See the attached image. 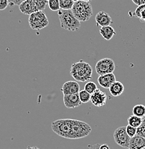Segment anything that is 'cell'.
<instances>
[{
  "instance_id": "obj_26",
  "label": "cell",
  "mask_w": 145,
  "mask_h": 149,
  "mask_svg": "<svg viewBox=\"0 0 145 149\" xmlns=\"http://www.w3.org/2000/svg\"><path fill=\"white\" fill-rule=\"evenodd\" d=\"M137 135L145 138V118H143L141 125L138 128H137Z\"/></svg>"
},
{
  "instance_id": "obj_5",
  "label": "cell",
  "mask_w": 145,
  "mask_h": 149,
  "mask_svg": "<svg viewBox=\"0 0 145 149\" xmlns=\"http://www.w3.org/2000/svg\"><path fill=\"white\" fill-rule=\"evenodd\" d=\"M73 119H59L51 123V128L54 133L61 137L68 139L72 128Z\"/></svg>"
},
{
  "instance_id": "obj_15",
  "label": "cell",
  "mask_w": 145,
  "mask_h": 149,
  "mask_svg": "<svg viewBox=\"0 0 145 149\" xmlns=\"http://www.w3.org/2000/svg\"><path fill=\"white\" fill-rule=\"evenodd\" d=\"M145 147V138L136 135L131 138L128 149H142Z\"/></svg>"
},
{
  "instance_id": "obj_22",
  "label": "cell",
  "mask_w": 145,
  "mask_h": 149,
  "mask_svg": "<svg viewBox=\"0 0 145 149\" xmlns=\"http://www.w3.org/2000/svg\"><path fill=\"white\" fill-rule=\"evenodd\" d=\"M37 11H44L48 5V0H33Z\"/></svg>"
},
{
  "instance_id": "obj_4",
  "label": "cell",
  "mask_w": 145,
  "mask_h": 149,
  "mask_svg": "<svg viewBox=\"0 0 145 149\" xmlns=\"http://www.w3.org/2000/svg\"><path fill=\"white\" fill-rule=\"evenodd\" d=\"M91 128L83 121L73 119L72 128L68 139H79L88 136L91 133Z\"/></svg>"
},
{
  "instance_id": "obj_8",
  "label": "cell",
  "mask_w": 145,
  "mask_h": 149,
  "mask_svg": "<svg viewBox=\"0 0 145 149\" xmlns=\"http://www.w3.org/2000/svg\"><path fill=\"white\" fill-rule=\"evenodd\" d=\"M113 138H114V141L117 145L123 147V148H129L131 138L127 134L126 127L121 126L115 130L114 133H113Z\"/></svg>"
},
{
  "instance_id": "obj_11",
  "label": "cell",
  "mask_w": 145,
  "mask_h": 149,
  "mask_svg": "<svg viewBox=\"0 0 145 149\" xmlns=\"http://www.w3.org/2000/svg\"><path fill=\"white\" fill-rule=\"evenodd\" d=\"M60 91L63 93V95L76 94V93H78L80 91V85L77 81L69 80L63 84Z\"/></svg>"
},
{
  "instance_id": "obj_24",
  "label": "cell",
  "mask_w": 145,
  "mask_h": 149,
  "mask_svg": "<svg viewBox=\"0 0 145 149\" xmlns=\"http://www.w3.org/2000/svg\"><path fill=\"white\" fill-rule=\"evenodd\" d=\"M98 89L97 88V85L95 83L92 81H89L85 85H84V90H85L86 92H88L90 94H93L96 90Z\"/></svg>"
},
{
  "instance_id": "obj_19",
  "label": "cell",
  "mask_w": 145,
  "mask_h": 149,
  "mask_svg": "<svg viewBox=\"0 0 145 149\" xmlns=\"http://www.w3.org/2000/svg\"><path fill=\"white\" fill-rule=\"evenodd\" d=\"M134 15L137 18H139L140 22H145V4L137 7L134 11Z\"/></svg>"
},
{
  "instance_id": "obj_27",
  "label": "cell",
  "mask_w": 145,
  "mask_h": 149,
  "mask_svg": "<svg viewBox=\"0 0 145 149\" xmlns=\"http://www.w3.org/2000/svg\"><path fill=\"white\" fill-rule=\"evenodd\" d=\"M126 130H127V134L129 135L130 138L134 137L137 135V128H135V127L128 125L127 126H126Z\"/></svg>"
},
{
  "instance_id": "obj_28",
  "label": "cell",
  "mask_w": 145,
  "mask_h": 149,
  "mask_svg": "<svg viewBox=\"0 0 145 149\" xmlns=\"http://www.w3.org/2000/svg\"><path fill=\"white\" fill-rule=\"evenodd\" d=\"M9 6L8 0H0V10L2 11L7 8Z\"/></svg>"
},
{
  "instance_id": "obj_23",
  "label": "cell",
  "mask_w": 145,
  "mask_h": 149,
  "mask_svg": "<svg viewBox=\"0 0 145 149\" xmlns=\"http://www.w3.org/2000/svg\"><path fill=\"white\" fill-rule=\"evenodd\" d=\"M78 95L81 102L82 103H87V102L91 100V94L86 92L84 89L83 91H79Z\"/></svg>"
},
{
  "instance_id": "obj_10",
  "label": "cell",
  "mask_w": 145,
  "mask_h": 149,
  "mask_svg": "<svg viewBox=\"0 0 145 149\" xmlns=\"http://www.w3.org/2000/svg\"><path fill=\"white\" fill-rule=\"evenodd\" d=\"M63 103L67 108L73 109L78 108L82 104L79 98L78 93L63 95Z\"/></svg>"
},
{
  "instance_id": "obj_37",
  "label": "cell",
  "mask_w": 145,
  "mask_h": 149,
  "mask_svg": "<svg viewBox=\"0 0 145 149\" xmlns=\"http://www.w3.org/2000/svg\"><path fill=\"white\" fill-rule=\"evenodd\" d=\"M48 1H49V0H48Z\"/></svg>"
},
{
  "instance_id": "obj_20",
  "label": "cell",
  "mask_w": 145,
  "mask_h": 149,
  "mask_svg": "<svg viewBox=\"0 0 145 149\" xmlns=\"http://www.w3.org/2000/svg\"><path fill=\"white\" fill-rule=\"evenodd\" d=\"M132 113L134 116L140 118H144L145 116V106L142 104L136 105L132 109Z\"/></svg>"
},
{
  "instance_id": "obj_7",
  "label": "cell",
  "mask_w": 145,
  "mask_h": 149,
  "mask_svg": "<svg viewBox=\"0 0 145 149\" xmlns=\"http://www.w3.org/2000/svg\"><path fill=\"white\" fill-rule=\"evenodd\" d=\"M115 68L116 65L114 61L111 58L101 59L96 63L95 66L96 72L99 75L113 73V71L115 70Z\"/></svg>"
},
{
  "instance_id": "obj_36",
  "label": "cell",
  "mask_w": 145,
  "mask_h": 149,
  "mask_svg": "<svg viewBox=\"0 0 145 149\" xmlns=\"http://www.w3.org/2000/svg\"><path fill=\"white\" fill-rule=\"evenodd\" d=\"M142 149H145V147H144V148H142Z\"/></svg>"
},
{
  "instance_id": "obj_35",
  "label": "cell",
  "mask_w": 145,
  "mask_h": 149,
  "mask_svg": "<svg viewBox=\"0 0 145 149\" xmlns=\"http://www.w3.org/2000/svg\"><path fill=\"white\" fill-rule=\"evenodd\" d=\"M73 1H78V0H73Z\"/></svg>"
},
{
  "instance_id": "obj_18",
  "label": "cell",
  "mask_w": 145,
  "mask_h": 149,
  "mask_svg": "<svg viewBox=\"0 0 145 149\" xmlns=\"http://www.w3.org/2000/svg\"><path fill=\"white\" fill-rule=\"evenodd\" d=\"M142 121V118L138 117V116H134V115H132V116H129V118H128V125H131V126L135 127V128H138V127L141 124Z\"/></svg>"
},
{
  "instance_id": "obj_13",
  "label": "cell",
  "mask_w": 145,
  "mask_h": 149,
  "mask_svg": "<svg viewBox=\"0 0 145 149\" xmlns=\"http://www.w3.org/2000/svg\"><path fill=\"white\" fill-rule=\"evenodd\" d=\"M116 81V76L113 73L99 75L98 77V83L102 88H109L111 85Z\"/></svg>"
},
{
  "instance_id": "obj_17",
  "label": "cell",
  "mask_w": 145,
  "mask_h": 149,
  "mask_svg": "<svg viewBox=\"0 0 145 149\" xmlns=\"http://www.w3.org/2000/svg\"><path fill=\"white\" fill-rule=\"evenodd\" d=\"M100 34L102 36L104 40L109 41L113 38V37L116 35L114 29L113 27L109 26H105V27H101L99 30Z\"/></svg>"
},
{
  "instance_id": "obj_34",
  "label": "cell",
  "mask_w": 145,
  "mask_h": 149,
  "mask_svg": "<svg viewBox=\"0 0 145 149\" xmlns=\"http://www.w3.org/2000/svg\"><path fill=\"white\" fill-rule=\"evenodd\" d=\"M83 1H91V0H83Z\"/></svg>"
},
{
  "instance_id": "obj_31",
  "label": "cell",
  "mask_w": 145,
  "mask_h": 149,
  "mask_svg": "<svg viewBox=\"0 0 145 149\" xmlns=\"http://www.w3.org/2000/svg\"><path fill=\"white\" fill-rule=\"evenodd\" d=\"M100 145H101V144L96 143L94 144V145L88 146V149H100Z\"/></svg>"
},
{
  "instance_id": "obj_21",
  "label": "cell",
  "mask_w": 145,
  "mask_h": 149,
  "mask_svg": "<svg viewBox=\"0 0 145 149\" xmlns=\"http://www.w3.org/2000/svg\"><path fill=\"white\" fill-rule=\"evenodd\" d=\"M60 9L64 10H71L75 1L73 0H59Z\"/></svg>"
},
{
  "instance_id": "obj_30",
  "label": "cell",
  "mask_w": 145,
  "mask_h": 149,
  "mask_svg": "<svg viewBox=\"0 0 145 149\" xmlns=\"http://www.w3.org/2000/svg\"><path fill=\"white\" fill-rule=\"evenodd\" d=\"M133 3L138 7V6L141 5V4H145V0H132Z\"/></svg>"
},
{
  "instance_id": "obj_9",
  "label": "cell",
  "mask_w": 145,
  "mask_h": 149,
  "mask_svg": "<svg viewBox=\"0 0 145 149\" xmlns=\"http://www.w3.org/2000/svg\"><path fill=\"white\" fill-rule=\"evenodd\" d=\"M91 102L96 107L104 106L107 102L106 95L98 88L93 94L91 95Z\"/></svg>"
},
{
  "instance_id": "obj_25",
  "label": "cell",
  "mask_w": 145,
  "mask_h": 149,
  "mask_svg": "<svg viewBox=\"0 0 145 149\" xmlns=\"http://www.w3.org/2000/svg\"><path fill=\"white\" fill-rule=\"evenodd\" d=\"M48 5L50 9H51L53 12H58L60 9V1L59 0H49L48 3Z\"/></svg>"
},
{
  "instance_id": "obj_3",
  "label": "cell",
  "mask_w": 145,
  "mask_h": 149,
  "mask_svg": "<svg viewBox=\"0 0 145 149\" xmlns=\"http://www.w3.org/2000/svg\"><path fill=\"white\" fill-rule=\"evenodd\" d=\"M58 17L60 27L65 30L75 32L81 27V22L78 21L73 15L71 10L60 9L58 11Z\"/></svg>"
},
{
  "instance_id": "obj_29",
  "label": "cell",
  "mask_w": 145,
  "mask_h": 149,
  "mask_svg": "<svg viewBox=\"0 0 145 149\" xmlns=\"http://www.w3.org/2000/svg\"><path fill=\"white\" fill-rule=\"evenodd\" d=\"M9 1V5L11 7H13L15 6H19L21 4L22 1H24L25 0H8Z\"/></svg>"
},
{
  "instance_id": "obj_32",
  "label": "cell",
  "mask_w": 145,
  "mask_h": 149,
  "mask_svg": "<svg viewBox=\"0 0 145 149\" xmlns=\"http://www.w3.org/2000/svg\"><path fill=\"white\" fill-rule=\"evenodd\" d=\"M100 149H110L107 144H101L100 145Z\"/></svg>"
},
{
  "instance_id": "obj_33",
  "label": "cell",
  "mask_w": 145,
  "mask_h": 149,
  "mask_svg": "<svg viewBox=\"0 0 145 149\" xmlns=\"http://www.w3.org/2000/svg\"><path fill=\"white\" fill-rule=\"evenodd\" d=\"M27 149H40L36 146H28Z\"/></svg>"
},
{
  "instance_id": "obj_14",
  "label": "cell",
  "mask_w": 145,
  "mask_h": 149,
  "mask_svg": "<svg viewBox=\"0 0 145 149\" xmlns=\"http://www.w3.org/2000/svg\"><path fill=\"white\" fill-rule=\"evenodd\" d=\"M19 9L22 13L26 15H30L33 12H37L33 0H25L19 5Z\"/></svg>"
},
{
  "instance_id": "obj_2",
  "label": "cell",
  "mask_w": 145,
  "mask_h": 149,
  "mask_svg": "<svg viewBox=\"0 0 145 149\" xmlns=\"http://www.w3.org/2000/svg\"><path fill=\"white\" fill-rule=\"evenodd\" d=\"M75 17L80 22H87L93 15V8L90 1L78 0L71 9Z\"/></svg>"
},
{
  "instance_id": "obj_6",
  "label": "cell",
  "mask_w": 145,
  "mask_h": 149,
  "mask_svg": "<svg viewBox=\"0 0 145 149\" xmlns=\"http://www.w3.org/2000/svg\"><path fill=\"white\" fill-rule=\"evenodd\" d=\"M29 24L34 30H41L49 24V20L44 11H37L29 15Z\"/></svg>"
},
{
  "instance_id": "obj_1",
  "label": "cell",
  "mask_w": 145,
  "mask_h": 149,
  "mask_svg": "<svg viewBox=\"0 0 145 149\" xmlns=\"http://www.w3.org/2000/svg\"><path fill=\"white\" fill-rule=\"evenodd\" d=\"M70 74L77 82L84 83L91 80L93 70L89 63L80 60L73 63L70 70Z\"/></svg>"
},
{
  "instance_id": "obj_12",
  "label": "cell",
  "mask_w": 145,
  "mask_h": 149,
  "mask_svg": "<svg viewBox=\"0 0 145 149\" xmlns=\"http://www.w3.org/2000/svg\"><path fill=\"white\" fill-rule=\"evenodd\" d=\"M95 20H96V25L101 26V27L109 26L112 23V19L110 15L104 11L98 12L95 17Z\"/></svg>"
},
{
  "instance_id": "obj_16",
  "label": "cell",
  "mask_w": 145,
  "mask_h": 149,
  "mask_svg": "<svg viewBox=\"0 0 145 149\" xmlns=\"http://www.w3.org/2000/svg\"><path fill=\"white\" fill-rule=\"evenodd\" d=\"M109 89L111 95H113V97H118V96L121 95L124 93V85L121 82L116 80L114 83L111 85Z\"/></svg>"
}]
</instances>
